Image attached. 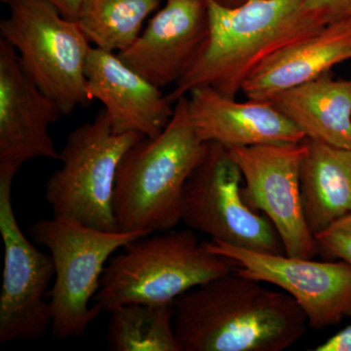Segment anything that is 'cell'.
Listing matches in <instances>:
<instances>
[{
  "label": "cell",
  "mask_w": 351,
  "mask_h": 351,
  "mask_svg": "<svg viewBox=\"0 0 351 351\" xmlns=\"http://www.w3.org/2000/svg\"><path fill=\"white\" fill-rule=\"evenodd\" d=\"M306 324L292 297L237 269L174 301L182 351H282L302 339Z\"/></svg>",
  "instance_id": "1"
},
{
  "label": "cell",
  "mask_w": 351,
  "mask_h": 351,
  "mask_svg": "<svg viewBox=\"0 0 351 351\" xmlns=\"http://www.w3.org/2000/svg\"><path fill=\"white\" fill-rule=\"evenodd\" d=\"M207 4L206 41L167 95L171 103L198 87L237 98L267 58L327 25L306 10L304 0H247L237 6L207 0Z\"/></svg>",
  "instance_id": "2"
},
{
  "label": "cell",
  "mask_w": 351,
  "mask_h": 351,
  "mask_svg": "<svg viewBox=\"0 0 351 351\" xmlns=\"http://www.w3.org/2000/svg\"><path fill=\"white\" fill-rule=\"evenodd\" d=\"M203 147L184 97L176 101L165 129L141 138L120 161L113 198L119 230L152 234L174 230L182 221L184 186Z\"/></svg>",
  "instance_id": "3"
},
{
  "label": "cell",
  "mask_w": 351,
  "mask_h": 351,
  "mask_svg": "<svg viewBox=\"0 0 351 351\" xmlns=\"http://www.w3.org/2000/svg\"><path fill=\"white\" fill-rule=\"evenodd\" d=\"M237 269L200 243L195 230L138 237L117 251L101 276L94 304L110 311L124 304H166Z\"/></svg>",
  "instance_id": "4"
},
{
  "label": "cell",
  "mask_w": 351,
  "mask_h": 351,
  "mask_svg": "<svg viewBox=\"0 0 351 351\" xmlns=\"http://www.w3.org/2000/svg\"><path fill=\"white\" fill-rule=\"evenodd\" d=\"M9 8L0 22L1 39L16 50L25 73L63 115L87 106L92 100L85 68L92 46L77 21L47 0H14Z\"/></svg>",
  "instance_id": "5"
},
{
  "label": "cell",
  "mask_w": 351,
  "mask_h": 351,
  "mask_svg": "<svg viewBox=\"0 0 351 351\" xmlns=\"http://www.w3.org/2000/svg\"><path fill=\"white\" fill-rule=\"evenodd\" d=\"M144 137L113 132L105 110L78 126L59 152L61 167L48 180L45 198L53 217L106 230H119L113 210L122 157Z\"/></svg>",
  "instance_id": "6"
},
{
  "label": "cell",
  "mask_w": 351,
  "mask_h": 351,
  "mask_svg": "<svg viewBox=\"0 0 351 351\" xmlns=\"http://www.w3.org/2000/svg\"><path fill=\"white\" fill-rule=\"evenodd\" d=\"M31 233L54 263L50 290L51 329L60 339L82 337L100 313L95 295L110 258L142 232H106L56 218L39 219Z\"/></svg>",
  "instance_id": "7"
},
{
  "label": "cell",
  "mask_w": 351,
  "mask_h": 351,
  "mask_svg": "<svg viewBox=\"0 0 351 351\" xmlns=\"http://www.w3.org/2000/svg\"><path fill=\"white\" fill-rule=\"evenodd\" d=\"M243 176L225 145L204 143L184 186L182 223L212 241L247 250L286 254L276 228L248 204Z\"/></svg>",
  "instance_id": "8"
},
{
  "label": "cell",
  "mask_w": 351,
  "mask_h": 351,
  "mask_svg": "<svg viewBox=\"0 0 351 351\" xmlns=\"http://www.w3.org/2000/svg\"><path fill=\"white\" fill-rule=\"evenodd\" d=\"M17 168L0 165V232L4 245L0 294V343L34 341L51 326L50 285L55 267L25 237L14 212L12 186Z\"/></svg>",
  "instance_id": "9"
},
{
  "label": "cell",
  "mask_w": 351,
  "mask_h": 351,
  "mask_svg": "<svg viewBox=\"0 0 351 351\" xmlns=\"http://www.w3.org/2000/svg\"><path fill=\"white\" fill-rule=\"evenodd\" d=\"M228 149L243 176L245 199L271 221L286 255L315 257L319 245L307 226L302 198L306 138L300 143Z\"/></svg>",
  "instance_id": "10"
},
{
  "label": "cell",
  "mask_w": 351,
  "mask_h": 351,
  "mask_svg": "<svg viewBox=\"0 0 351 351\" xmlns=\"http://www.w3.org/2000/svg\"><path fill=\"white\" fill-rule=\"evenodd\" d=\"M217 255L237 265L242 276L270 284L292 297L315 330L339 324L351 316V265L341 262H317L247 250L232 245L205 243Z\"/></svg>",
  "instance_id": "11"
},
{
  "label": "cell",
  "mask_w": 351,
  "mask_h": 351,
  "mask_svg": "<svg viewBox=\"0 0 351 351\" xmlns=\"http://www.w3.org/2000/svg\"><path fill=\"white\" fill-rule=\"evenodd\" d=\"M63 115L59 106L25 73L17 52L0 40V165L20 169L38 158L58 160L49 133Z\"/></svg>",
  "instance_id": "12"
},
{
  "label": "cell",
  "mask_w": 351,
  "mask_h": 351,
  "mask_svg": "<svg viewBox=\"0 0 351 351\" xmlns=\"http://www.w3.org/2000/svg\"><path fill=\"white\" fill-rule=\"evenodd\" d=\"M207 36V0H164L135 43L117 55L162 89L181 80Z\"/></svg>",
  "instance_id": "13"
},
{
  "label": "cell",
  "mask_w": 351,
  "mask_h": 351,
  "mask_svg": "<svg viewBox=\"0 0 351 351\" xmlns=\"http://www.w3.org/2000/svg\"><path fill=\"white\" fill-rule=\"evenodd\" d=\"M85 75L90 99L103 104L114 133L154 138L174 114L175 104L161 88L124 63L117 53L92 47Z\"/></svg>",
  "instance_id": "14"
},
{
  "label": "cell",
  "mask_w": 351,
  "mask_h": 351,
  "mask_svg": "<svg viewBox=\"0 0 351 351\" xmlns=\"http://www.w3.org/2000/svg\"><path fill=\"white\" fill-rule=\"evenodd\" d=\"M186 97L189 117L202 142L234 149L306 138L270 101H239L210 87L195 88Z\"/></svg>",
  "instance_id": "15"
},
{
  "label": "cell",
  "mask_w": 351,
  "mask_h": 351,
  "mask_svg": "<svg viewBox=\"0 0 351 351\" xmlns=\"http://www.w3.org/2000/svg\"><path fill=\"white\" fill-rule=\"evenodd\" d=\"M351 60V20L329 23L319 31L276 51L245 82L247 99L270 101L276 95L316 80Z\"/></svg>",
  "instance_id": "16"
},
{
  "label": "cell",
  "mask_w": 351,
  "mask_h": 351,
  "mask_svg": "<svg viewBox=\"0 0 351 351\" xmlns=\"http://www.w3.org/2000/svg\"><path fill=\"white\" fill-rule=\"evenodd\" d=\"M307 140L351 149V80L330 73L270 100Z\"/></svg>",
  "instance_id": "17"
},
{
  "label": "cell",
  "mask_w": 351,
  "mask_h": 351,
  "mask_svg": "<svg viewBox=\"0 0 351 351\" xmlns=\"http://www.w3.org/2000/svg\"><path fill=\"white\" fill-rule=\"evenodd\" d=\"M301 169L302 205L314 237L351 214V149L307 140Z\"/></svg>",
  "instance_id": "18"
},
{
  "label": "cell",
  "mask_w": 351,
  "mask_h": 351,
  "mask_svg": "<svg viewBox=\"0 0 351 351\" xmlns=\"http://www.w3.org/2000/svg\"><path fill=\"white\" fill-rule=\"evenodd\" d=\"M108 346L112 351H182L174 326V302L124 304L110 311Z\"/></svg>",
  "instance_id": "19"
},
{
  "label": "cell",
  "mask_w": 351,
  "mask_h": 351,
  "mask_svg": "<svg viewBox=\"0 0 351 351\" xmlns=\"http://www.w3.org/2000/svg\"><path fill=\"white\" fill-rule=\"evenodd\" d=\"M164 0H82L77 21L95 47L119 53L130 47L145 20Z\"/></svg>",
  "instance_id": "20"
},
{
  "label": "cell",
  "mask_w": 351,
  "mask_h": 351,
  "mask_svg": "<svg viewBox=\"0 0 351 351\" xmlns=\"http://www.w3.org/2000/svg\"><path fill=\"white\" fill-rule=\"evenodd\" d=\"M315 239L319 247L351 265V214L316 235Z\"/></svg>",
  "instance_id": "21"
},
{
  "label": "cell",
  "mask_w": 351,
  "mask_h": 351,
  "mask_svg": "<svg viewBox=\"0 0 351 351\" xmlns=\"http://www.w3.org/2000/svg\"><path fill=\"white\" fill-rule=\"evenodd\" d=\"M304 6L325 24L351 20V0H304Z\"/></svg>",
  "instance_id": "22"
},
{
  "label": "cell",
  "mask_w": 351,
  "mask_h": 351,
  "mask_svg": "<svg viewBox=\"0 0 351 351\" xmlns=\"http://www.w3.org/2000/svg\"><path fill=\"white\" fill-rule=\"evenodd\" d=\"M314 351H351V325L346 327L324 343L316 346Z\"/></svg>",
  "instance_id": "23"
},
{
  "label": "cell",
  "mask_w": 351,
  "mask_h": 351,
  "mask_svg": "<svg viewBox=\"0 0 351 351\" xmlns=\"http://www.w3.org/2000/svg\"><path fill=\"white\" fill-rule=\"evenodd\" d=\"M0 1L9 5L14 0H0ZM47 1L56 6L64 17L73 20H75L77 17L78 11L82 3V0H47Z\"/></svg>",
  "instance_id": "24"
},
{
  "label": "cell",
  "mask_w": 351,
  "mask_h": 351,
  "mask_svg": "<svg viewBox=\"0 0 351 351\" xmlns=\"http://www.w3.org/2000/svg\"><path fill=\"white\" fill-rule=\"evenodd\" d=\"M221 3L225 4V5L228 6H237L239 5V4L243 3V2L247 1V0H218Z\"/></svg>",
  "instance_id": "25"
}]
</instances>
